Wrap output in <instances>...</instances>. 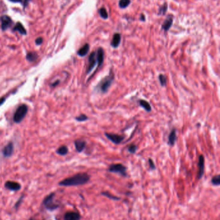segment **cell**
Wrapping results in <instances>:
<instances>
[{
    "label": "cell",
    "mask_w": 220,
    "mask_h": 220,
    "mask_svg": "<svg viewBox=\"0 0 220 220\" xmlns=\"http://www.w3.org/2000/svg\"><path fill=\"white\" fill-rule=\"evenodd\" d=\"M91 179L90 175L86 172L78 173L73 176L67 178L59 183L63 187H74L87 184Z\"/></svg>",
    "instance_id": "cell-1"
},
{
    "label": "cell",
    "mask_w": 220,
    "mask_h": 220,
    "mask_svg": "<svg viewBox=\"0 0 220 220\" xmlns=\"http://www.w3.org/2000/svg\"><path fill=\"white\" fill-rule=\"evenodd\" d=\"M114 74L113 70H111L108 75L105 76V77L101 79L100 82L95 87L94 90L97 91L101 93V94H107L109 91L110 88L111 87L112 84L114 80Z\"/></svg>",
    "instance_id": "cell-2"
},
{
    "label": "cell",
    "mask_w": 220,
    "mask_h": 220,
    "mask_svg": "<svg viewBox=\"0 0 220 220\" xmlns=\"http://www.w3.org/2000/svg\"><path fill=\"white\" fill-rule=\"evenodd\" d=\"M28 113V106L25 104H21L18 108L16 109L14 114L13 120L16 124H19L23 121V120L26 117Z\"/></svg>",
    "instance_id": "cell-3"
},
{
    "label": "cell",
    "mask_w": 220,
    "mask_h": 220,
    "mask_svg": "<svg viewBox=\"0 0 220 220\" xmlns=\"http://www.w3.org/2000/svg\"><path fill=\"white\" fill-rule=\"evenodd\" d=\"M126 170H127V168L121 164H112L109 168V171L110 172L119 173L121 176L125 177L127 176V175H126Z\"/></svg>",
    "instance_id": "cell-4"
},
{
    "label": "cell",
    "mask_w": 220,
    "mask_h": 220,
    "mask_svg": "<svg viewBox=\"0 0 220 220\" xmlns=\"http://www.w3.org/2000/svg\"><path fill=\"white\" fill-rule=\"evenodd\" d=\"M54 196H55V194L53 192V193L50 194L49 195H48L47 196H46L43 200V204L46 208L49 210H53L54 209H57L58 207V205H56V204H54Z\"/></svg>",
    "instance_id": "cell-5"
},
{
    "label": "cell",
    "mask_w": 220,
    "mask_h": 220,
    "mask_svg": "<svg viewBox=\"0 0 220 220\" xmlns=\"http://www.w3.org/2000/svg\"><path fill=\"white\" fill-rule=\"evenodd\" d=\"M97 65L96 52H92L88 57V66L87 70V75H89Z\"/></svg>",
    "instance_id": "cell-6"
},
{
    "label": "cell",
    "mask_w": 220,
    "mask_h": 220,
    "mask_svg": "<svg viewBox=\"0 0 220 220\" xmlns=\"http://www.w3.org/2000/svg\"><path fill=\"white\" fill-rule=\"evenodd\" d=\"M105 136L109 140H111L112 143H114V144L116 145L120 144L122 141H123V140L125 139L124 136H121V135H120L113 133H105Z\"/></svg>",
    "instance_id": "cell-7"
},
{
    "label": "cell",
    "mask_w": 220,
    "mask_h": 220,
    "mask_svg": "<svg viewBox=\"0 0 220 220\" xmlns=\"http://www.w3.org/2000/svg\"><path fill=\"white\" fill-rule=\"evenodd\" d=\"M198 179L200 180L204 176L205 172V158L204 155H200L198 158Z\"/></svg>",
    "instance_id": "cell-8"
},
{
    "label": "cell",
    "mask_w": 220,
    "mask_h": 220,
    "mask_svg": "<svg viewBox=\"0 0 220 220\" xmlns=\"http://www.w3.org/2000/svg\"><path fill=\"white\" fill-rule=\"evenodd\" d=\"M0 22L1 23V29L3 31L7 30L13 23L12 19L7 15H3L0 17Z\"/></svg>",
    "instance_id": "cell-9"
},
{
    "label": "cell",
    "mask_w": 220,
    "mask_h": 220,
    "mask_svg": "<svg viewBox=\"0 0 220 220\" xmlns=\"http://www.w3.org/2000/svg\"><path fill=\"white\" fill-rule=\"evenodd\" d=\"M14 151V146L12 142H10L7 144L3 149V155L4 157L10 158L13 155Z\"/></svg>",
    "instance_id": "cell-10"
},
{
    "label": "cell",
    "mask_w": 220,
    "mask_h": 220,
    "mask_svg": "<svg viewBox=\"0 0 220 220\" xmlns=\"http://www.w3.org/2000/svg\"><path fill=\"white\" fill-rule=\"evenodd\" d=\"M96 59H97V69L103 65L105 59V52L104 50L100 47L96 51Z\"/></svg>",
    "instance_id": "cell-11"
},
{
    "label": "cell",
    "mask_w": 220,
    "mask_h": 220,
    "mask_svg": "<svg viewBox=\"0 0 220 220\" xmlns=\"http://www.w3.org/2000/svg\"><path fill=\"white\" fill-rule=\"evenodd\" d=\"M5 187L8 189L12 191H18L20 190L22 186L21 185L16 181H8L5 184Z\"/></svg>",
    "instance_id": "cell-12"
},
{
    "label": "cell",
    "mask_w": 220,
    "mask_h": 220,
    "mask_svg": "<svg viewBox=\"0 0 220 220\" xmlns=\"http://www.w3.org/2000/svg\"><path fill=\"white\" fill-rule=\"evenodd\" d=\"M86 145H87V142L83 140H81V139H78V140H76L74 141V146H75V148L77 152L78 153H82V152L85 149L86 147Z\"/></svg>",
    "instance_id": "cell-13"
},
{
    "label": "cell",
    "mask_w": 220,
    "mask_h": 220,
    "mask_svg": "<svg viewBox=\"0 0 220 220\" xmlns=\"http://www.w3.org/2000/svg\"><path fill=\"white\" fill-rule=\"evenodd\" d=\"M121 41V36L119 33H114L111 43V46L114 48H117L120 46Z\"/></svg>",
    "instance_id": "cell-14"
},
{
    "label": "cell",
    "mask_w": 220,
    "mask_h": 220,
    "mask_svg": "<svg viewBox=\"0 0 220 220\" xmlns=\"http://www.w3.org/2000/svg\"><path fill=\"white\" fill-rule=\"evenodd\" d=\"M65 220H80L81 219V216L77 212H73L70 211L67 212L64 216Z\"/></svg>",
    "instance_id": "cell-15"
},
{
    "label": "cell",
    "mask_w": 220,
    "mask_h": 220,
    "mask_svg": "<svg viewBox=\"0 0 220 220\" xmlns=\"http://www.w3.org/2000/svg\"><path fill=\"white\" fill-rule=\"evenodd\" d=\"M177 135H176V129L174 128L172 129L171 132L170 133L168 137V144L171 146V147H173L177 141Z\"/></svg>",
    "instance_id": "cell-16"
},
{
    "label": "cell",
    "mask_w": 220,
    "mask_h": 220,
    "mask_svg": "<svg viewBox=\"0 0 220 220\" xmlns=\"http://www.w3.org/2000/svg\"><path fill=\"white\" fill-rule=\"evenodd\" d=\"M173 23V16L172 14L168 15L165 21L162 24V29L165 32H167L171 28Z\"/></svg>",
    "instance_id": "cell-17"
},
{
    "label": "cell",
    "mask_w": 220,
    "mask_h": 220,
    "mask_svg": "<svg viewBox=\"0 0 220 220\" xmlns=\"http://www.w3.org/2000/svg\"><path fill=\"white\" fill-rule=\"evenodd\" d=\"M89 50H90V45L86 43L81 48H79L77 54L79 57H83L87 56L88 52H89Z\"/></svg>",
    "instance_id": "cell-18"
},
{
    "label": "cell",
    "mask_w": 220,
    "mask_h": 220,
    "mask_svg": "<svg viewBox=\"0 0 220 220\" xmlns=\"http://www.w3.org/2000/svg\"><path fill=\"white\" fill-rule=\"evenodd\" d=\"M13 31L18 32L20 34L23 35V36H26L27 33L26 30H25V27L23 26V25L19 22H18L16 23L15 27L13 28Z\"/></svg>",
    "instance_id": "cell-19"
},
{
    "label": "cell",
    "mask_w": 220,
    "mask_h": 220,
    "mask_svg": "<svg viewBox=\"0 0 220 220\" xmlns=\"http://www.w3.org/2000/svg\"><path fill=\"white\" fill-rule=\"evenodd\" d=\"M139 104L141 107L144 109L146 111L150 112L152 111V107L150 103L144 99H140L139 100Z\"/></svg>",
    "instance_id": "cell-20"
},
{
    "label": "cell",
    "mask_w": 220,
    "mask_h": 220,
    "mask_svg": "<svg viewBox=\"0 0 220 220\" xmlns=\"http://www.w3.org/2000/svg\"><path fill=\"white\" fill-rule=\"evenodd\" d=\"M37 59H38V55L35 52H28L26 56V59L28 62H34L36 61Z\"/></svg>",
    "instance_id": "cell-21"
},
{
    "label": "cell",
    "mask_w": 220,
    "mask_h": 220,
    "mask_svg": "<svg viewBox=\"0 0 220 220\" xmlns=\"http://www.w3.org/2000/svg\"><path fill=\"white\" fill-rule=\"evenodd\" d=\"M69 152V149L66 146H61L58 148L56 151V153L61 156H65Z\"/></svg>",
    "instance_id": "cell-22"
},
{
    "label": "cell",
    "mask_w": 220,
    "mask_h": 220,
    "mask_svg": "<svg viewBox=\"0 0 220 220\" xmlns=\"http://www.w3.org/2000/svg\"><path fill=\"white\" fill-rule=\"evenodd\" d=\"M101 194L103 196H105L108 198L109 199H111V200H115V201H118V200H120V198L117 197V196H116L113 195V194H112L111 193H110L108 191H103L101 193Z\"/></svg>",
    "instance_id": "cell-23"
},
{
    "label": "cell",
    "mask_w": 220,
    "mask_h": 220,
    "mask_svg": "<svg viewBox=\"0 0 220 220\" xmlns=\"http://www.w3.org/2000/svg\"><path fill=\"white\" fill-rule=\"evenodd\" d=\"M158 79L159 82L161 84V86H166L167 84V77L163 74H159L158 76Z\"/></svg>",
    "instance_id": "cell-24"
},
{
    "label": "cell",
    "mask_w": 220,
    "mask_h": 220,
    "mask_svg": "<svg viewBox=\"0 0 220 220\" xmlns=\"http://www.w3.org/2000/svg\"><path fill=\"white\" fill-rule=\"evenodd\" d=\"M99 14L100 15V16L104 19H107L109 18L108 16V12L106 10V8L104 7H101L100 8L99 10Z\"/></svg>",
    "instance_id": "cell-25"
},
{
    "label": "cell",
    "mask_w": 220,
    "mask_h": 220,
    "mask_svg": "<svg viewBox=\"0 0 220 220\" xmlns=\"http://www.w3.org/2000/svg\"><path fill=\"white\" fill-rule=\"evenodd\" d=\"M167 9H168L167 3H165L162 7H160L159 9V12H158V14L159 15H164L167 12Z\"/></svg>",
    "instance_id": "cell-26"
},
{
    "label": "cell",
    "mask_w": 220,
    "mask_h": 220,
    "mask_svg": "<svg viewBox=\"0 0 220 220\" xmlns=\"http://www.w3.org/2000/svg\"><path fill=\"white\" fill-rule=\"evenodd\" d=\"M130 0H120L119 2V7L121 8H125L130 5Z\"/></svg>",
    "instance_id": "cell-27"
},
{
    "label": "cell",
    "mask_w": 220,
    "mask_h": 220,
    "mask_svg": "<svg viewBox=\"0 0 220 220\" xmlns=\"http://www.w3.org/2000/svg\"><path fill=\"white\" fill-rule=\"evenodd\" d=\"M211 183L215 186H219L220 184V176L219 175L214 176L211 180Z\"/></svg>",
    "instance_id": "cell-28"
},
{
    "label": "cell",
    "mask_w": 220,
    "mask_h": 220,
    "mask_svg": "<svg viewBox=\"0 0 220 220\" xmlns=\"http://www.w3.org/2000/svg\"><path fill=\"white\" fill-rule=\"evenodd\" d=\"M137 150H138V147L136 145L134 144V143H132V144H130L128 147V151L131 154H135L136 153Z\"/></svg>",
    "instance_id": "cell-29"
},
{
    "label": "cell",
    "mask_w": 220,
    "mask_h": 220,
    "mask_svg": "<svg viewBox=\"0 0 220 220\" xmlns=\"http://www.w3.org/2000/svg\"><path fill=\"white\" fill-rule=\"evenodd\" d=\"M88 119V117L85 115V114H82V115H79L78 117H76L75 118V120L78 122H85L87 121Z\"/></svg>",
    "instance_id": "cell-30"
},
{
    "label": "cell",
    "mask_w": 220,
    "mask_h": 220,
    "mask_svg": "<svg viewBox=\"0 0 220 220\" xmlns=\"http://www.w3.org/2000/svg\"><path fill=\"white\" fill-rule=\"evenodd\" d=\"M149 167L150 169H152V170H155L156 169L155 164L153 160H152L151 158L149 159Z\"/></svg>",
    "instance_id": "cell-31"
},
{
    "label": "cell",
    "mask_w": 220,
    "mask_h": 220,
    "mask_svg": "<svg viewBox=\"0 0 220 220\" xmlns=\"http://www.w3.org/2000/svg\"><path fill=\"white\" fill-rule=\"evenodd\" d=\"M42 43H43V38L42 37H38L36 39V44L37 45H41Z\"/></svg>",
    "instance_id": "cell-32"
},
{
    "label": "cell",
    "mask_w": 220,
    "mask_h": 220,
    "mask_svg": "<svg viewBox=\"0 0 220 220\" xmlns=\"http://www.w3.org/2000/svg\"><path fill=\"white\" fill-rule=\"evenodd\" d=\"M6 100V97H0V106L2 104H3V103L5 102Z\"/></svg>",
    "instance_id": "cell-33"
},
{
    "label": "cell",
    "mask_w": 220,
    "mask_h": 220,
    "mask_svg": "<svg viewBox=\"0 0 220 220\" xmlns=\"http://www.w3.org/2000/svg\"><path fill=\"white\" fill-rule=\"evenodd\" d=\"M60 80H56V81L54 82L51 84V86H52V87H56V86H57L59 84H60Z\"/></svg>",
    "instance_id": "cell-34"
},
{
    "label": "cell",
    "mask_w": 220,
    "mask_h": 220,
    "mask_svg": "<svg viewBox=\"0 0 220 220\" xmlns=\"http://www.w3.org/2000/svg\"><path fill=\"white\" fill-rule=\"evenodd\" d=\"M31 1H32V0H24V1H23V7H24V8L27 7L29 2Z\"/></svg>",
    "instance_id": "cell-35"
},
{
    "label": "cell",
    "mask_w": 220,
    "mask_h": 220,
    "mask_svg": "<svg viewBox=\"0 0 220 220\" xmlns=\"http://www.w3.org/2000/svg\"><path fill=\"white\" fill-rule=\"evenodd\" d=\"M10 1L13 3H22L23 0H9Z\"/></svg>",
    "instance_id": "cell-36"
},
{
    "label": "cell",
    "mask_w": 220,
    "mask_h": 220,
    "mask_svg": "<svg viewBox=\"0 0 220 220\" xmlns=\"http://www.w3.org/2000/svg\"><path fill=\"white\" fill-rule=\"evenodd\" d=\"M140 20L143 21V22H145V17L144 16V14H141L140 16Z\"/></svg>",
    "instance_id": "cell-37"
}]
</instances>
